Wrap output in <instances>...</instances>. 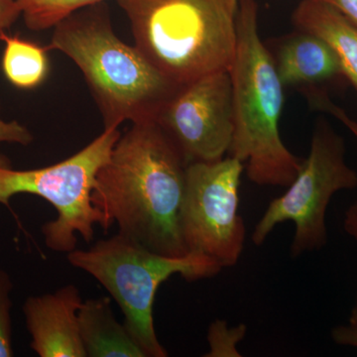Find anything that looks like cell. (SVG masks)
I'll use <instances>...</instances> for the list:
<instances>
[{"mask_svg": "<svg viewBox=\"0 0 357 357\" xmlns=\"http://www.w3.org/2000/svg\"><path fill=\"white\" fill-rule=\"evenodd\" d=\"M292 18L298 30L316 35L331 47L342 75L357 89V26L319 0H301Z\"/></svg>", "mask_w": 357, "mask_h": 357, "instance_id": "obj_12", "label": "cell"}, {"mask_svg": "<svg viewBox=\"0 0 357 357\" xmlns=\"http://www.w3.org/2000/svg\"><path fill=\"white\" fill-rule=\"evenodd\" d=\"M273 60L284 86H314L342 75L331 47L316 35L301 30L282 42Z\"/></svg>", "mask_w": 357, "mask_h": 357, "instance_id": "obj_11", "label": "cell"}, {"mask_svg": "<svg viewBox=\"0 0 357 357\" xmlns=\"http://www.w3.org/2000/svg\"><path fill=\"white\" fill-rule=\"evenodd\" d=\"M319 1L333 6L357 26V0H319Z\"/></svg>", "mask_w": 357, "mask_h": 357, "instance_id": "obj_21", "label": "cell"}, {"mask_svg": "<svg viewBox=\"0 0 357 357\" xmlns=\"http://www.w3.org/2000/svg\"><path fill=\"white\" fill-rule=\"evenodd\" d=\"M187 167L156 121L132 123L98 171L91 201L107 231L170 257L190 253L181 232Z\"/></svg>", "mask_w": 357, "mask_h": 357, "instance_id": "obj_1", "label": "cell"}, {"mask_svg": "<svg viewBox=\"0 0 357 357\" xmlns=\"http://www.w3.org/2000/svg\"><path fill=\"white\" fill-rule=\"evenodd\" d=\"M4 43L1 67L7 81L20 89H36L44 83L50 70L48 48L15 35L0 33Z\"/></svg>", "mask_w": 357, "mask_h": 357, "instance_id": "obj_14", "label": "cell"}, {"mask_svg": "<svg viewBox=\"0 0 357 357\" xmlns=\"http://www.w3.org/2000/svg\"><path fill=\"white\" fill-rule=\"evenodd\" d=\"M21 16L16 0H0V33L7 31Z\"/></svg>", "mask_w": 357, "mask_h": 357, "instance_id": "obj_20", "label": "cell"}, {"mask_svg": "<svg viewBox=\"0 0 357 357\" xmlns=\"http://www.w3.org/2000/svg\"><path fill=\"white\" fill-rule=\"evenodd\" d=\"M333 342L342 347L357 349V300L351 310V317L345 325L335 326L332 331Z\"/></svg>", "mask_w": 357, "mask_h": 357, "instance_id": "obj_19", "label": "cell"}, {"mask_svg": "<svg viewBox=\"0 0 357 357\" xmlns=\"http://www.w3.org/2000/svg\"><path fill=\"white\" fill-rule=\"evenodd\" d=\"M225 2H227L230 11H231L232 13L236 14L237 7H238L239 0H225Z\"/></svg>", "mask_w": 357, "mask_h": 357, "instance_id": "obj_23", "label": "cell"}, {"mask_svg": "<svg viewBox=\"0 0 357 357\" xmlns=\"http://www.w3.org/2000/svg\"><path fill=\"white\" fill-rule=\"evenodd\" d=\"M26 27L33 31L51 29L75 11L107 0H16Z\"/></svg>", "mask_w": 357, "mask_h": 357, "instance_id": "obj_15", "label": "cell"}, {"mask_svg": "<svg viewBox=\"0 0 357 357\" xmlns=\"http://www.w3.org/2000/svg\"><path fill=\"white\" fill-rule=\"evenodd\" d=\"M245 333L246 328L244 326L229 328L225 321H213L208 333L211 351L206 356H241L236 344L243 340Z\"/></svg>", "mask_w": 357, "mask_h": 357, "instance_id": "obj_16", "label": "cell"}, {"mask_svg": "<svg viewBox=\"0 0 357 357\" xmlns=\"http://www.w3.org/2000/svg\"><path fill=\"white\" fill-rule=\"evenodd\" d=\"M234 115L229 70H220L176 89L155 121L189 165L218 161L229 154Z\"/></svg>", "mask_w": 357, "mask_h": 357, "instance_id": "obj_9", "label": "cell"}, {"mask_svg": "<svg viewBox=\"0 0 357 357\" xmlns=\"http://www.w3.org/2000/svg\"><path fill=\"white\" fill-rule=\"evenodd\" d=\"M11 161L4 155L0 154V168H10Z\"/></svg>", "mask_w": 357, "mask_h": 357, "instance_id": "obj_24", "label": "cell"}, {"mask_svg": "<svg viewBox=\"0 0 357 357\" xmlns=\"http://www.w3.org/2000/svg\"><path fill=\"white\" fill-rule=\"evenodd\" d=\"M13 284L10 276L0 267V357L14 356L10 293Z\"/></svg>", "mask_w": 357, "mask_h": 357, "instance_id": "obj_17", "label": "cell"}, {"mask_svg": "<svg viewBox=\"0 0 357 357\" xmlns=\"http://www.w3.org/2000/svg\"><path fill=\"white\" fill-rule=\"evenodd\" d=\"M344 138L325 119L316 123L309 156L303 160L285 194L272 199L253 230L251 241L260 246L275 227L292 222L295 234L291 257L321 250L328 243L326 215L337 192L357 188V173L347 165Z\"/></svg>", "mask_w": 357, "mask_h": 357, "instance_id": "obj_7", "label": "cell"}, {"mask_svg": "<svg viewBox=\"0 0 357 357\" xmlns=\"http://www.w3.org/2000/svg\"><path fill=\"white\" fill-rule=\"evenodd\" d=\"M236 26V56L229 69L234 131L229 156L243 162L255 184L288 187L303 160L282 141L279 123L285 86L260 39L255 0H239Z\"/></svg>", "mask_w": 357, "mask_h": 357, "instance_id": "obj_3", "label": "cell"}, {"mask_svg": "<svg viewBox=\"0 0 357 357\" xmlns=\"http://www.w3.org/2000/svg\"><path fill=\"white\" fill-rule=\"evenodd\" d=\"M244 164L232 156L187 167L180 225L189 252L211 258L220 267L241 259L246 229L239 215V188Z\"/></svg>", "mask_w": 357, "mask_h": 357, "instance_id": "obj_8", "label": "cell"}, {"mask_svg": "<svg viewBox=\"0 0 357 357\" xmlns=\"http://www.w3.org/2000/svg\"><path fill=\"white\" fill-rule=\"evenodd\" d=\"M67 258L72 266L95 277L109 291L123 312L124 326L147 357L168 356L154 326V301L160 285L175 274L194 282L215 276L222 269L199 253L170 257L121 234L98 241L88 250L75 249Z\"/></svg>", "mask_w": 357, "mask_h": 357, "instance_id": "obj_5", "label": "cell"}, {"mask_svg": "<svg viewBox=\"0 0 357 357\" xmlns=\"http://www.w3.org/2000/svg\"><path fill=\"white\" fill-rule=\"evenodd\" d=\"M33 139V134L26 126L16 121H6L0 117V143H16L27 146Z\"/></svg>", "mask_w": 357, "mask_h": 357, "instance_id": "obj_18", "label": "cell"}, {"mask_svg": "<svg viewBox=\"0 0 357 357\" xmlns=\"http://www.w3.org/2000/svg\"><path fill=\"white\" fill-rule=\"evenodd\" d=\"M119 128L105 129L81 151L55 165L32 170L0 168V204L15 195L41 197L57 211V220L42 227L44 243L56 252L76 249L77 234L91 243L100 215L91 201L98 171L121 137Z\"/></svg>", "mask_w": 357, "mask_h": 357, "instance_id": "obj_6", "label": "cell"}, {"mask_svg": "<svg viewBox=\"0 0 357 357\" xmlns=\"http://www.w3.org/2000/svg\"><path fill=\"white\" fill-rule=\"evenodd\" d=\"M53 29L47 48L65 54L81 70L105 129L155 121L178 89L135 45L116 36L107 2L75 11Z\"/></svg>", "mask_w": 357, "mask_h": 357, "instance_id": "obj_2", "label": "cell"}, {"mask_svg": "<svg viewBox=\"0 0 357 357\" xmlns=\"http://www.w3.org/2000/svg\"><path fill=\"white\" fill-rule=\"evenodd\" d=\"M135 46L174 86L229 70L236 14L225 0H117Z\"/></svg>", "mask_w": 357, "mask_h": 357, "instance_id": "obj_4", "label": "cell"}, {"mask_svg": "<svg viewBox=\"0 0 357 357\" xmlns=\"http://www.w3.org/2000/svg\"><path fill=\"white\" fill-rule=\"evenodd\" d=\"M83 302L75 285L28 297L23 312L33 351L41 357H86L79 326Z\"/></svg>", "mask_w": 357, "mask_h": 357, "instance_id": "obj_10", "label": "cell"}, {"mask_svg": "<svg viewBox=\"0 0 357 357\" xmlns=\"http://www.w3.org/2000/svg\"><path fill=\"white\" fill-rule=\"evenodd\" d=\"M79 326L88 357H147L128 328L115 319L109 298L83 302Z\"/></svg>", "mask_w": 357, "mask_h": 357, "instance_id": "obj_13", "label": "cell"}, {"mask_svg": "<svg viewBox=\"0 0 357 357\" xmlns=\"http://www.w3.org/2000/svg\"><path fill=\"white\" fill-rule=\"evenodd\" d=\"M344 229L357 243V201L354 202L345 211Z\"/></svg>", "mask_w": 357, "mask_h": 357, "instance_id": "obj_22", "label": "cell"}]
</instances>
